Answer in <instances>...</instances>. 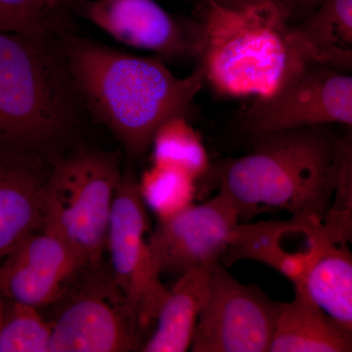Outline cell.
<instances>
[{"label":"cell","instance_id":"cell-1","mask_svg":"<svg viewBox=\"0 0 352 352\" xmlns=\"http://www.w3.org/2000/svg\"><path fill=\"white\" fill-rule=\"evenodd\" d=\"M342 129L316 124L256 136L251 152L217 166L219 193L232 204L240 222L270 212L323 221L335 190Z\"/></svg>","mask_w":352,"mask_h":352},{"label":"cell","instance_id":"cell-2","mask_svg":"<svg viewBox=\"0 0 352 352\" xmlns=\"http://www.w3.org/2000/svg\"><path fill=\"white\" fill-rule=\"evenodd\" d=\"M64 54L78 94L133 156L145 153L164 122L186 115L205 82L199 69L178 78L159 58L80 39H69Z\"/></svg>","mask_w":352,"mask_h":352},{"label":"cell","instance_id":"cell-3","mask_svg":"<svg viewBox=\"0 0 352 352\" xmlns=\"http://www.w3.org/2000/svg\"><path fill=\"white\" fill-rule=\"evenodd\" d=\"M201 2L190 30L191 52L217 94L268 98L305 62L294 43L293 25L273 0L243 9Z\"/></svg>","mask_w":352,"mask_h":352},{"label":"cell","instance_id":"cell-4","mask_svg":"<svg viewBox=\"0 0 352 352\" xmlns=\"http://www.w3.org/2000/svg\"><path fill=\"white\" fill-rule=\"evenodd\" d=\"M50 38L0 31V145L47 157L73 126L78 94Z\"/></svg>","mask_w":352,"mask_h":352},{"label":"cell","instance_id":"cell-5","mask_svg":"<svg viewBox=\"0 0 352 352\" xmlns=\"http://www.w3.org/2000/svg\"><path fill=\"white\" fill-rule=\"evenodd\" d=\"M122 176L119 157L108 153L85 150L52 164L41 229L66 241L87 270L101 267Z\"/></svg>","mask_w":352,"mask_h":352},{"label":"cell","instance_id":"cell-6","mask_svg":"<svg viewBox=\"0 0 352 352\" xmlns=\"http://www.w3.org/2000/svg\"><path fill=\"white\" fill-rule=\"evenodd\" d=\"M146 208L138 180L131 173L122 175L113 199L107 250L113 281L140 331L156 322L168 293L153 263Z\"/></svg>","mask_w":352,"mask_h":352},{"label":"cell","instance_id":"cell-7","mask_svg":"<svg viewBox=\"0 0 352 352\" xmlns=\"http://www.w3.org/2000/svg\"><path fill=\"white\" fill-rule=\"evenodd\" d=\"M316 124L352 127V74L305 61L276 94L254 99L240 127L254 138Z\"/></svg>","mask_w":352,"mask_h":352},{"label":"cell","instance_id":"cell-8","mask_svg":"<svg viewBox=\"0 0 352 352\" xmlns=\"http://www.w3.org/2000/svg\"><path fill=\"white\" fill-rule=\"evenodd\" d=\"M281 302L243 284L217 263L191 349L194 352H270Z\"/></svg>","mask_w":352,"mask_h":352},{"label":"cell","instance_id":"cell-9","mask_svg":"<svg viewBox=\"0 0 352 352\" xmlns=\"http://www.w3.org/2000/svg\"><path fill=\"white\" fill-rule=\"evenodd\" d=\"M90 270L88 281L52 322L50 352H126L140 349L139 330L112 274Z\"/></svg>","mask_w":352,"mask_h":352},{"label":"cell","instance_id":"cell-10","mask_svg":"<svg viewBox=\"0 0 352 352\" xmlns=\"http://www.w3.org/2000/svg\"><path fill=\"white\" fill-rule=\"evenodd\" d=\"M239 217L226 197L217 193L159 220L150 235L152 261L159 274L182 275L221 263Z\"/></svg>","mask_w":352,"mask_h":352},{"label":"cell","instance_id":"cell-11","mask_svg":"<svg viewBox=\"0 0 352 352\" xmlns=\"http://www.w3.org/2000/svg\"><path fill=\"white\" fill-rule=\"evenodd\" d=\"M85 270L66 241L41 229L6 256L0 267V293L7 300L39 309L65 300L69 285Z\"/></svg>","mask_w":352,"mask_h":352},{"label":"cell","instance_id":"cell-12","mask_svg":"<svg viewBox=\"0 0 352 352\" xmlns=\"http://www.w3.org/2000/svg\"><path fill=\"white\" fill-rule=\"evenodd\" d=\"M326 239L321 220L291 217L256 223L240 222L234 229L221 263L240 261L265 264L300 286Z\"/></svg>","mask_w":352,"mask_h":352},{"label":"cell","instance_id":"cell-13","mask_svg":"<svg viewBox=\"0 0 352 352\" xmlns=\"http://www.w3.org/2000/svg\"><path fill=\"white\" fill-rule=\"evenodd\" d=\"M51 168L45 155L0 145V258L43 228V192Z\"/></svg>","mask_w":352,"mask_h":352},{"label":"cell","instance_id":"cell-14","mask_svg":"<svg viewBox=\"0 0 352 352\" xmlns=\"http://www.w3.org/2000/svg\"><path fill=\"white\" fill-rule=\"evenodd\" d=\"M88 20L120 43L164 57L191 52V36L155 0H94Z\"/></svg>","mask_w":352,"mask_h":352},{"label":"cell","instance_id":"cell-15","mask_svg":"<svg viewBox=\"0 0 352 352\" xmlns=\"http://www.w3.org/2000/svg\"><path fill=\"white\" fill-rule=\"evenodd\" d=\"M270 351L352 352V336L295 289L293 300L281 302Z\"/></svg>","mask_w":352,"mask_h":352},{"label":"cell","instance_id":"cell-16","mask_svg":"<svg viewBox=\"0 0 352 352\" xmlns=\"http://www.w3.org/2000/svg\"><path fill=\"white\" fill-rule=\"evenodd\" d=\"M292 36L305 61L352 74V0H326Z\"/></svg>","mask_w":352,"mask_h":352},{"label":"cell","instance_id":"cell-17","mask_svg":"<svg viewBox=\"0 0 352 352\" xmlns=\"http://www.w3.org/2000/svg\"><path fill=\"white\" fill-rule=\"evenodd\" d=\"M217 265V264H215ZM212 267L183 273L168 289L157 317V326L141 347L144 352L190 351L199 317L207 298Z\"/></svg>","mask_w":352,"mask_h":352},{"label":"cell","instance_id":"cell-18","mask_svg":"<svg viewBox=\"0 0 352 352\" xmlns=\"http://www.w3.org/2000/svg\"><path fill=\"white\" fill-rule=\"evenodd\" d=\"M300 289L338 325L352 336V252L326 237Z\"/></svg>","mask_w":352,"mask_h":352},{"label":"cell","instance_id":"cell-19","mask_svg":"<svg viewBox=\"0 0 352 352\" xmlns=\"http://www.w3.org/2000/svg\"><path fill=\"white\" fill-rule=\"evenodd\" d=\"M153 164L170 166L198 182L210 170L205 145L185 116L164 122L153 138Z\"/></svg>","mask_w":352,"mask_h":352},{"label":"cell","instance_id":"cell-20","mask_svg":"<svg viewBox=\"0 0 352 352\" xmlns=\"http://www.w3.org/2000/svg\"><path fill=\"white\" fill-rule=\"evenodd\" d=\"M197 180L170 166L153 164L138 182L146 206L159 220L168 219L194 204Z\"/></svg>","mask_w":352,"mask_h":352},{"label":"cell","instance_id":"cell-21","mask_svg":"<svg viewBox=\"0 0 352 352\" xmlns=\"http://www.w3.org/2000/svg\"><path fill=\"white\" fill-rule=\"evenodd\" d=\"M322 226L331 242L352 245V127L342 129L335 190Z\"/></svg>","mask_w":352,"mask_h":352},{"label":"cell","instance_id":"cell-22","mask_svg":"<svg viewBox=\"0 0 352 352\" xmlns=\"http://www.w3.org/2000/svg\"><path fill=\"white\" fill-rule=\"evenodd\" d=\"M52 322L38 308L8 300L0 331V352H50Z\"/></svg>","mask_w":352,"mask_h":352},{"label":"cell","instance_id":"cell-23","mask_svg":"<svg viewBox=\"0 0 352 352\" xmlns=\"http://www.w3.org/2000/svg\"><path fill=\"white\" fill-rule=\"evenodd\" d=\"M64 13L52 0H0V31L51 38L63 32Z\"/></svg>","mask_w":352,"mask_h":352},{"label":"cell","instance_id":"cell-24","mask_svg":"<svg viewBox=\"0 0 352 352\" xmlns=\"http://www.w3.org/2000/svg\"><path fill=\"white\" fill-rule=\"evenodd\" d=\"M289 25H295L314 12L326 0H273Z\"/></svg>","mask_w":352,"mask_h":352},{"label":"cell","instance_id":"cell-25","mask_svg":"<svg viewBox=\"0 0 352 352\" xmlns=\"http://www.w3.org/2000/svg\"><path fill=\"white\" fill-rule=\"evenodd\" d=\"M208 1L214 2L217 6L226 7V8L243 9L258 6V4L270 1V0H208Z\"/></svg>","mask_w":352,"mask_h":352},{"label":"cell","instance_id":"cell-26","mask_svg":"<svg viewBox=\"0 0 352 352\" xmlns=\"http://www.w3.org/2000/svg\"><path fill=\"white\" fill-rule=\"evenodd\" d=\"M76 1V0H52L53 3H54L58 8L64 11V12L69 8V6H72V4Z\"/></svg>","mask_w":352,"mask_h":352},{"label":"cell","instance_id":"cell-27","mask_svg":"<svg viewBox=\"0 0 352 352\" xmlns=\"http://www.w3.org/2000/svg\"><path fill=\"white\" fill-rule=\"evenodd\" d=\"M7 300L3 295L0 293V331H1L2 323H3L4 314H6Z\"/></svg>","mask_w":352,"mask_h":352}]
</instances>
